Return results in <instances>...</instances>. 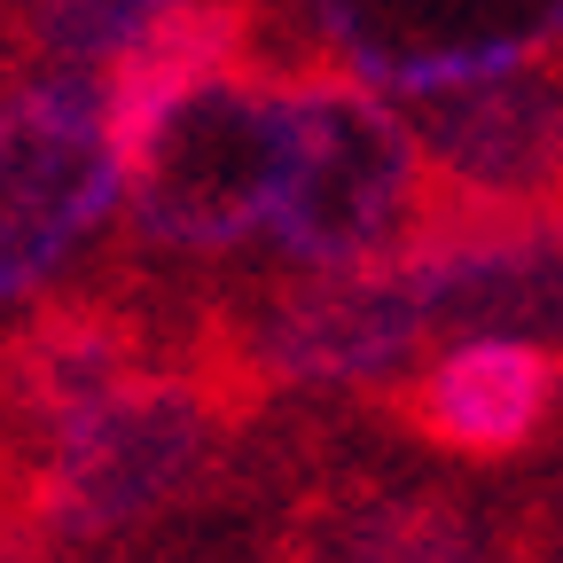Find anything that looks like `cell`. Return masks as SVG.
Masks as SVG:
<instances>
[{
    "label": "cell",
    "instance_id": "obj_1",
    "mask_svg": "<svg viewBox=\"0 0 563 563\" xmlns=\"http://www.w3.org/2000/svg\"><path fill=\"white\" fill-rule=\"evenodd\" d=\"M266 391L235 361L220 321H203L180 361L141 368L102 407L63 431L16 446V509L9 555L32 563H95L141 548L173 509H188L220 470V439Z\"/></svg>",
    "mask_w": 563,
    "mask_h": 563
},
{
    "label": "cell",
    "instance_id": "obj_2",
    "mask_svg": "<svg viewBox=\"0 0 563 563\" xmlns=\"http://www.w3.org/2000/svg\"><path fill=\"white\" fill-rule=\"evenodd\" d=\"M422 228H431V165H422L415 125L384 102V87L352 70L298 79L274 251L306 274H336L415 251Z\"/></svg>",
    "mask_w": 563,
    "mask_h": 563
},
{
    "label": "cell",
    "instance_id": "obj_3",
    "mask_svg": "<svg viewBox=\"0 0 563 563\" xmlns=\"http://www.w3.org/2000/svg\"><path fill=\"white\" fill-rule=\"evenodd\" d=\"M290 180V87L220 70L133 157V235L150 251H235L274 228Z\"/></svg>",
    "mask_w": 563,
    "mask_h": 563
},
{
    "label": "cell",
    "instance_id": "obj_4",
    "mask_svg": "<svg viewBox=\"0 0 563 563\" xmlns=\"http://www.w3.org/2000/svg\"><path fill=\"white\" fill-rule=\"evenodd\" d=\"M0 165H9V228H0V290L24 313L47 282L70 266L118 196H133V165L110 133L102 79L87 70H55L24 79L0 118Z\"/></svg>",
    "mask_w": 563,
    "mask_h": 563
},
{
    "label": "cell",
    "instance_id": "obj_5",
    "mask_svg": "<svg viewBox=\"0 0 563 563\" xmlns=\"http://www.w3.org/2000/svg\"><path fill=\"white\" fill-rule=\"evenodd\" d=\"M258 391H361L415 361V344L439 336L431 266L422 251L336 266L274 290L258 313H220Z\"/></svg>",
    "mask_w": 563,
    "mask_h": 563
},
{
    "label": "cell",
    "instance_id": "obj_6",
    "mask_svg": "<svg viewBox=\"0 0 563 563\" xmlns=\"http://www.w3.org/2000/svg\"><path fill=\"white\" fill-rule=\"evenodd\" d=\"M415 141L431 165V235L563 220V87L548 70H509L446 95H415Z\"/></svg>",
    "mask_w": 563,
    "mask_h": 563
},
{
    "label": "cell",
    "instance_id": "obj_7",
    "mask_svg": "<svg viewBox=\"0 0 563 563\" xmlns=\"http://www.w3.org/2000/svg\"><path fill=\"white\" fill-rule=\"evenodd\" d=\"M336 70L391 95H446L563 47V0H306Z\"/></svg>",
    "mask_w": 563,
    "mask_h": 563
},
{
    "label": "cell",
    "instance_id": "obj_8",
    "mask_svg": "<svg viewBox=\"0 0 563 563\" xmlns=\"http://www.w3.org/2000/svg\"><path fill=\"white\" fill-rule=\"evenodd\" d=\"M391 422L454 462H517L563 415V352L532 336H454L391 399Z\"/></svg>",
    "mask_w": 563,
    "mask_h": 563
},
{
    "label": "cell",
    "instance_id": "obj_9",
    "mask_svg": "<svg viewBox=\"0 0 563 563\" xmlns=\"http://www.w3.org/2000/svg\"><path fill=\"white\" fill-rule=\"evenodd\" d=\"M431 266L439 336H532L563 344V220L532 228H462L415 243Z\"/></svg>",
    "mask_w": 563,
    "mask_h": 563
},
{
    "label": "cell",
    "instance_id": "obj_10",
    "mask_svg": "<svg viewBox=\"0 0 563 563\" xmlns=\"http://www.w3.org/2000/svg\"><path fill=\"white\" fill-rule=\"evenodd\" d=\"M141 368H157L150 329L110 298H47V313H24L9 344V407H16V446L63 431L70 415L102 407Z\"/></svg>",
    "mask_w": 563,
    "mask_h": 563
},
{
    "label": "cell",
    "instance_id": "obj_11",
    "mask_svg": "<svg viewBox=\"0 0 563 563\" xmlns=\"http://www.w3.org/2000/svg\"><path fill=\"white\" fill-rule=\"evenodd\" d=\"M235 47H243V0H180V9L141 40L125 63H110L102 102H110V133H118L125 165L150 150V133L196 87H211L220 70H235Z\"/></svg>",
    "mask_w": 563,
    "mask_h": 563
},
{
    "label": "cell",
    "instance_id": "obj_12",
    "mask_svg": "<svg viewBox=\"0 0 563 563\" xmlns=\"http://www.w3.org/2000/svg\"><path fill=\"white\" fill-rule=\"evenodd\" d=\"M173 9L180 0H24V40L63 70L125 63Z\"/></svg>",
    "mask_w": 563,
    "mask_h": 563
},
{
    "label": "cell",
    "instance_id": "obj_13",
    "mask_svg": "<svg viewBox=\"0 0 563 563\" xmlns=\"http://www.w3.org/2000/svg\"><path fill=\"white\" fill-rule=\"evenodd\" d=\"M555 563H563V555H555Z\"/></svg>",
    "mask_w": 563,
    "mask_h": 563
}]
</instances>
